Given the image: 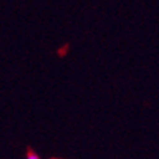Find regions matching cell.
Instances as JSON below:
<instances>
[{"label":"cell","instance_id":"cell-1","mask_svg":"<svg viewBox=\"0 0 159 159\" xmlns=\"http://www.w3.org/2000/svg\"><path fill=\"white\" fill-rule=\"evenodd\" d=\"M26 159H39V156L35 153V152L31 150V152H28V155H26Z\"/></svg>","mask_w":159,"mask_h":159}]
</instances>
